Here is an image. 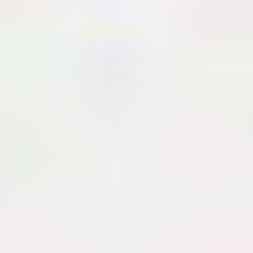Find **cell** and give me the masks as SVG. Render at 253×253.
I'll return each instance as SVG.
<instances>
[]
</instances>
